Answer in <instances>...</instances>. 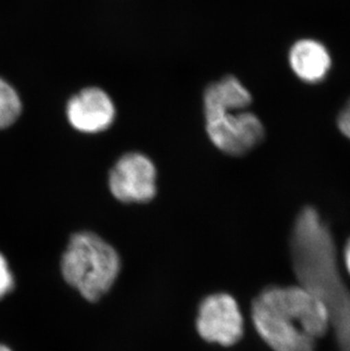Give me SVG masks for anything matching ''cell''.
<instances>
[{
	"label": "cell",
	"mask_w": 350,
	"mask_h": 351,
	"mask_svg": "<svg viewBox=\"0 0 350 351\" xmlns=\"http://www.w3.org/2000/svg\"><path fill=\"white\" fill-rule=\"evenodd\" d=\"M291 256L301 287L327 307L340 351H350V292L338 269L330 229L314 207L297 216Z\"/></svg>",
	"instance_id": "cell-1"
},
{
	"label": "cell",
	"mask_w": 350,
	"mask_h": 351,
	"mask_svg": "<svg viewBox=\"0 0 350 351\" xmlns=\"http://www.w3.org/2000/svg\"><path fill=\"white\" fill-rule=\"evenodd\" d=\"M261 338L275 351H315L331 326L327 307L303 287H270L251 306Z\"/></svg>",
	"instance_id": "cell-2"
},
{
	"label": "cell",
	"mask_w": 350,
	"mask_h": 351,
	"mask_svg": "<svg viewBox=\"0 0 350 351\" xmlns=\"http://www.w3.org/2000/svg\"><path fill=\"white\" fill-rule=\"evenodd\" d=\"M119 269L117 252L93 232L72 235L60 262L64 280L89 302H96L110 290Z\"/></svg>",
	"instance_id": "cell-3"
},
{
	"label": "cell",
	"mask_w": 350,
	"mask_h": 351,
	"mask_svg": "<svg viewBox=\"0 0 350 351\" xmlns=\"http://www.w3.org/2000/svg\"><path fill=\"white\" fill-rule=\"evenodd\" d=\"M206 130L213 145L232 156L249 153L265 136L261 119L247 110L228 112L206 119Z\"/></svg>",
	"instance_id": "cell-4"
},
{
	"label": "cell",
	"mask_w": 350,
	"mask_h": 351,
	"mask_svg": "<svg viewBox=\"0 0 350 351\" xmlns=\"http://www.w3.org/2000/svg\"><path fill=\"white\" fill-rule=\"evenodd\" d=\"M196 328L205 341L233 346L244 335V317L238 302L228 293H215L202 300Z\"/></svg>",
	"instance_id": "cell-5"
},
{
	"label": "cell",
	"mask_w": 350,
	"mask_h": 351,
	"mask_svg": "<svg viewBox=\"0 0 350 351\" xmlns=\"http://www.w3.org/2000/svg\"><path fill=\"white\" fill-rule=\"evenodd\" d=\"M156 169L142 154H126L109 174V189L117 200L126 204L150 202L156 195Z\"/></svg>",
	"instance_id": "cell-6"
},
{
	"label": "cell",
	"mask_w": 350,
	"mask_h": 351,
	"mask_svg": "<svg viewBox=\"0 0 350 351\" xmlns=\"http://www.w3.org/2000/svg\"><path fill=\"white\" fill-rule=\"evenodd\" d=\"M67 119L80 132L100 133L112 125L115 107L104 90L88 88L67 104Z\"/></svg>",
	"instance_id": "cell-7"
},
{
	"label": "cell",
	"mask_w": 350,
	"mask_h": 351,
	"mask_svg": "<svg viewBox=\"0 0 350 351\" xmlns=\"http://www.w3.org/2000/svg\"><path fill=\"white\" fill-rule=\"evenodd\" d=\"M289 65L303 82L316 84L327 79L332 66L330 51L315 39H301L289 50Z\"/></svg>",
	"instance_id": "cell-8"
},
{
	"label": "cell",
	"mask_w": 350,
	"mask_h": 351,
	"mask_svg": "<svg viewBox=\"0 0 350 351\" xmlns=\"http://www.w3.org/2000/svg\"><path fill=\"white\" fill-rule=\"evenodd\" d=\"M251 95L237 77L228 75L213 83L206 90L204 108L206 119L228 112L247 110L251 104Z\"/></svg>",
	"instance_id": "cell-9"
},
{
	"label": "cell",
	"mask_w": 350,
	"mask_h": 351,
	"mask_svg": "<svg viewBox=\"0 0 350 351\" xmlns=\"http://www.w3.org/2000/svg\"><path fill=\"white\" fill-rule=\"evenodd\" d=\"M22 103L16 90L0 77V130L13 125L20 117Z\"/></svg>",
	"instance_id": "cell-10"
},
{
	"label": "cell",
	"mask_w": 350,
	"mask_h": 351,
	"mask_svg": "<svg viewBox=\"0 0 350 351\" xmlns=\"http://www.w3.org/2000/svg\"><path fill=\"white\" fill-rule=\"evenodd\" d=\"M15 278L6 257L0 252V299L6 297L13 290Z\"/></svg>",
	"instance_id": "cell-11"
},
{
	"label": "cell",
	"mask_w": 350,
	"mask_h": 351,
	"mask_svg": "<svg viewBox=\"0 0 350 351\" xmlns=\"http://www.w3.org/2000/svg\"><path fill=\"white\" fill-rule=\"evenodd\" d=\"M338 129L350 140V99L338 114Z\"/></svg>",
	"instance_id": "cell-12"
},
{
	"label": "cell",
	"mask_w": 350,
	"mask_h": 351,
	"mask_svg": "<svg viewBox=\"0 0 350 351\" xmlns=\"http://www.w3.org/2000/svg\"><path fill=\"white\" fill-rule=\"evenodd\" d=\"M344 259L345 265H346V269H347L348 273L350 275V239L348 240L347 243H346V247H345Z\"/></svg>",
	"instance_id": "cell-13"
},
{
	"label": "cell",
	"mask_w": 350,
	"mask_h": 351,
	"mask_svg": "<svg viewBox=\"0 0 350 351\" xmlns=\"http://www.w3.org/2000/svg\"><path fill=\"white\" fill-rule=\"evenodd\" d=\"M0 351H13L10 347H7V346L3 345V343H0Z\"/></svg>",
	"instance_id": "cell-14"
}]
</instances>
